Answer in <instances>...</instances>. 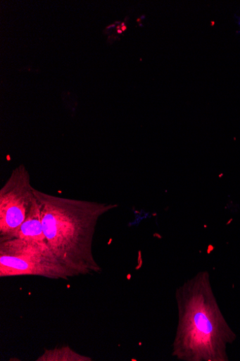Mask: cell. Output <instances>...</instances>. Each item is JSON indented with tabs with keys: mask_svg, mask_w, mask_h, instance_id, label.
Returning a JSON list of instances; mask_svg holds the SVG:
<instances>
[{
	"mask_svg": "<svg viewBox=\"0 0 240 361\" xmlns=\"http://www.w3.org/2000/svg\"><path fill=\"white\" fill-rule=\"evenodd\" d=\"M92 358L77 353L70 346L46 349L37 361H91Z\"/></svg>",
	"mask_w": 240,
	"mask_h": 361,
	"instance_id": "8992f818",
	"label": "cell"
},
{
	"mask_svg": "<svg viewBox=\"0 0 240 361\" xmlns=\"http://www.w3.org/2000/svg\"><path fill=\"white\" fill-rule=\"evenodd\" d=\"M25 166L13 170L0 189V240L18 238L20 226L36 200Z\"/></svg>",
	"mask_w": 240,
	"mask_h": 361,
	"instance_id": "277c9868",
	"label": "cell"
},
{
	"mask_svg": "<svg viewBox=\"0 0 240 361\" xmlns=\"http://www.w3.org/2000/svg\"><path fill=\"white\" fill-rule=\"evenodd\" d=\"M33 276L68 280L77 275L64 266L49 245L20 238L0 240V277Z\"/></svg>",
	"mask_w": 240,
	"mask_h": 361,
	"instance_id": "3957f363",
	"label": "cell"
},
{
	"mask_svg": "<svg viewBox=\"0 0 240 361\" xmlns=\"http://www.w3.org/2000/svg\"><path fill=\"white\" fill-rule=\"evenodd\" d=\"M18 238L39 245H49L44 233L41 208L37 197L20 226Z\"/></svg>",
	"mask_w": 240,
	"mask_h": 361,
	"instance_id": "5b68a950",
	"label": "cell"
},
{
	"mask_svg": "<svg viewBox=\"0 0 240 361\" xmlns=\"http://www.w3.org/2000/svg\"><path fill=\"white\" fill-rule=\"evenodd\" d=\"M44 233L56 257L77 276L102 271L93 253L99 219L118 204L63 198L34 188Z\"/></svg>",
	"mask_w": 240,
	"mask_h": 361,
	"instance_id": "7a4b0ae2",
	"label": "cell"
},
{
	"mask_svg": "<svg viewBox=\"0 0 240 361\" xmlns=\"http://www.w3.org/2000/svg\"><path fill=\"white\" fill-rule=\"evenodd\" d=\"M177 334L171 355L183 361H229L236 335L222 312L208 271H201L176 290Z\"/></svg>",
	"mask_w": 240,
	"mask_h": 361,
	"instance_id": "6da1fadb",
	"label": "cell"
}]
</instances>
